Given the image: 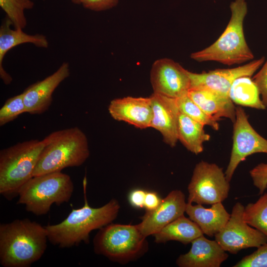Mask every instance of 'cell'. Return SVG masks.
I'll return each mask as SVG.
<instances>
[{
  "mask_svg": "<svg viewBox=\"0 0 267 267\" xmlns=\"http://www.w3.org/2000/svg\"><path fill=\"white\" fill-rule=\"evenodd\" d=\"M84 205L73 209L66 219L56 224L44 226L48 240L61 248L78 246L83 242L88 244L90 233L112 223L117 218L120 205L112 199L103 206L93 208L88 204L86 195V179L84 182Z\"/></svg>",
  "mask_w": 267,
  "mask_h": 267,
  "instance_id": "obj_1",
  "label": "cell"
},
{
  "mask_svg": "<svg viewBox=\"0 0 267 267\" xmlns=\"http://www.w3.org/2000/svg\"><path fill=\"white\" fill-rule=\"evenodd\" d=\"M47 231L28 219L0 224V263L4 267H29L44 254Z\"/></svg>",
  "mask_w": 267,
  "mask_h": 267,
  "instance_id": "obj_2",
  "label": "cell"
},
{
  "mask_svg": "<svg viewBox=\"0 0 267 267\" xmlns=\"http://www.w3.org/2000/svg\"><path fill=\"white\" fill-rule=\"evenodd\" d=\"M43 140L44 146L33 177L79 167L89 157L87 136L77 127L54 131Z\"/></svg>",
  "mask_w": 267,
  "mask_h": 267,
  "instance_id": "obj_3",
  "label": "cell"
},
{
  "mask_svg": "<svg viewBox=\"0 0 267 267\" xmlns=\"http://www.w3.org/2000/svg\"><path fill=\"white\" fill-rule=\"evenodd\" d=\"M231 15L223 32L212 44L192 53L198 62L214 61L223 64H239L254 58L244 36L243 22L247 12L245 0H235L230 5Z\"/></svg>",
  "mask_w": 267,
  "mask_h": 267,
  "instance_id": "obj_4",
  "label": "cell"
},
{
  "mask_svg": "<svg viewBox=\"0 0 267 267\" xmlns=\"http://www.w3.org/2000/svg\"><path fill=\"white\" fill-rule=\"evenodd\" d=\"M44 146L43 140L18 142L0 151V194L9 201L18 196L32 177Z\"/></svg>",
  "mask_w": 267,
  "mask_h": 267,
  "instance_id": "obj_5",
  "label": "cell"
},
{
  "mask_svg": "<svg viewBox=\"0 0 267 267\" xmlns=\"http://www.w3.org/2000/svg\"><path fill=\"white\" fill-rule=\"evenodd\" d=\"M74 184L70 176L55 172L32 177L21 188L17 204L37 216L47 214L53 204L60 206L70 200Z\"/></svg>",
  "mask_w": 267,
  "mask_h": 267,
  "instance_id": "obj_6",
  "label": "cell"
},
{
  "mask_svg": "<svg viewBox=\"0 0 267 267\" xmlns=\"http://www.w3.org/2000/svg\"><path fill=\"white\" fill-rule=\"evenodd\" d=\"M93 245L95 254L123 265L141 258L149 249L137 224L110 223L99 229Z\"/></svg>",
  "mask_w": 267,
  "mask_h": 267,
  "instance_id": "obj_7",
  "label": "cell"
},
{
  "mask_svg": "<svg viewBox=\"0 0 267 267\" xmlns=\"http://www.w3.org/2000/svg\"><path fill=\"white\" fill-rule=\"evenodd\" d=\"M187 189V202L212 205L227 198L230 184L222 168L202 160L194 167Z\"/></svg>",
  "mask_w": 267,
  "mask_h": 267,
  "instance_id": "obj_8",
  "label": "cell"
},
{
  "mask_svg": "<svg viewBox=\"0 0 267 267\" xmlns=\"http://www.w3.org/2000/svg\"><path fill=\"white\" fill-rule=\"evenodd\" d=\"M233 123L232 147L229 161L225 172L230 182L238 165L251 155L267 154V139L259 134L252 127L248 115L240 106L235 108Z\"/></svg>",
  "mask_w": 267,
  "mask_h": 267,
  "instance_id": "obj_9",
  "label": "cell"
},
{
  "mask_svg": "<svg viewBox=\"0 0 267 267\" xmlns=\"http://www.w3.org/2000/svg\"><path fill=\"white\" fill-rule=\"evenodd\" d=\"M244 209L240 202H236L226 224L215 235V240L223 249L231 254H237L248 248H258L267 243L265 235L244 221Z\"/></svg>",
  "mask_w": 267,
  "mask_h": 267,
  "instance_id": "obj_10",
  "label": "cell"
},
{
  "mask_svg": "<svg viewBox=\"0 0 267 267\" xmlns=\"http://www.w3.org/2000/svg\"><path fill=\"white\" fill-rule=\"evenodd\" d=\"M188 71L169 58L155 61L150 71L153 92L175 99L187 94L190 88Z\"/></svg>",
  "mask_w": 267,
  "mask_h": 267,
  "instance_id": "obj_11",
  "label": "cell"
},
{
  "mask_svg": "<svg viewBox=\"0 0 267 267\" xmlns=\"http://www.w3.org/2000/svg\"><path fill=\"white\" fill-rule=\"evenodd\" d=\"M264 61L265 58L263 57L233 68L217 69L201 73L188 71L190 89H207L228 96L230 87L235 80L242 76L251 77Z\"/></svg>",
  "mask_w": 267,
  "mask_h": 267,
  "instance_id": "obj_12",
  "label": "cell"
},
{
  "mask_svg": "<svg viewBox=\"0 0 267 267\" xmlns=\"http://www.w3.org/2000/svg\"><path fill=\"white\" fill-rule=\"evenodd\" d=\"M187 202L184 193L180 190H173L162 200L157 208L146 211L141 222L137 224L146 237L154 235L166 225L184 215Z\"/></svg>",
  "mask_w": 267,
  "mask_h": 267,
  "instance_id": "obj_13",
  "label": "cell"
},
{
  "mask_svg": "<svg viewBox=\"0 0 267 267\" xmlns=\"http://www.w3.org/2000/svg\"><path fill=\"white\" fill-rule=\"evenodd\" d=\"M70 75V65L64 62L53 73L27 88L23 92L26 113L41 114L47 110L52 101L53 92Z\"/></svg>",
  "mask_w": 267,
  "mask_h": 267,
  "instance_id": "obj_14",
  "label": "cell"
},
{
  "mask_svg": "<svg viewBox=\"0 0 267 267\" xmlns=\"http://www.w3.org/2000/svg\"><path fill=\"white\" fill-rule=\"evenodd\" d=\"M150 97L153 110L150 127L160 132L164 141L173 147L178 140V127L179 111L176 99L154 92Z\"/></svg>",
  "mask_w": 267,
  "mask_h": 267,
  "instance_id": "obj_15",
  "label": "cell"
},
{
  "mask_svg": "<svg viewBox=\"0 0 267 267\" xmlns=\"http://www.w3.org/2000/svg\"><path fill=\"white\" fill-rule=\"evenodd\" d=\"M108 111L117 121H124L141 129L151 126L153 110L150 97L114 99L110 102Z\"/></svg>",
  "mask_w": 267,
  "mask_h": 267,
  "instance_id": "obj_16",
  "label": "cell"
},
{
  "mask_svg": "<svg viewBox=\"0 0 267 267\" xmlns=\"http://www.w3.org/2000/svg\"><path fill=\"white\" fill-rule=\"evenodd\" d=\"M189 251L180 255L176 260L179 267H220L228 255L215 240L203 235L191 242Z\"/></svg>",
  "mask_w": 267,
  "mask_h": 267,
  "instance_id": "obj_17",
  "label": "cell"
},
{
  "mask_svg": "<svg viewBox=\"0 0 267 267\" xmlns=\"http://www.w3.org/2000/svg\"><path fill=\"white\" fill-rule=\"evenodd\" d=\"M11 21L6 17L0 27V77L5 85L12 81L11 76L3 67V59L7 52L13 47L23 44H32L36 46L47 48L48 42L46 37L40 34L30 35L23 29H12Z\"/></svg>",
  "mask_w": 267,
  "mask_h": 267,
  "instance_id": "obj_18",
  "label": "cell"
},
{
  "mask_svg": "<svg viewBox=\"0 0 267 267\" xmlns=\"http://www.w3.org/2000/svg\"><path fill=\"white\" fill-rule=\"evenodd\" d=\"M211 205L207 208L202 204L192 205L187 202L185 209L189 218L197 224L203 234L209 236H215L220 232L230 217L222 202Z\"/></svg>",
  "mask_w": 267,
  "mask_h": 267,
  "instance_id": "obj_19",
  "label": "cell"
},
{
  "mask_svg": "<svg viewBox=\"0 0 267 267\" xmlns=\"http://www.w3.org/2000/svg\"><path fill=\"white\" fill-rule=\"evenodd\" d=\"M188 96L208 115L219 120L221 118L235 120V108L228 96L203 89H190Z\"/></svg>",
  "mask_w": 267,
  "mask_h": 267,
  "instance_id": "obj_20",
  "label": "cell"
},
{
  "mask_svg": "<svg viewBox=\"0 0 267 267\" xmlns=\"http://www.w3.org/2000/svg\"><path fill=\"white\" fill-rule=\"evenodd\" d=\"M203 234L197 224L183 215L166 225L154 236V241L157 243L176 241L187 245Z\"/></svg>",
  "mask_w": 267,
  "mask_h": 267,
  "instance_id": "obj_21",
  "label": "cell"
},
{
  "mask_svg": "<svg viewBox=\"0 0 267 267\" xmlns=\"http://www.w3.org/2000/svg\"><path fill=\"white\" fill-rule=\"evenodd\" d=\"M204 125L179 112L178 120V139L189 151L197 155L203 151V143L210 139Z\"/></svg>",
  "mask_w": 267,
  "mask_h": 267,
  "instance_id": "obj_22",
  "label": "cell"
},
{
  "mask_svg": "<svg viewBox=\"0 0 267 267\" xmlns=\"http://www.w3.org/2000/svg\"><path fill=\"white\" fill-rule=\"evenodd\" d=\"M228 96L238 105L259 110L266 108L260 98L256 84L249 76H242L235 80L230 87Z\"/></svg>",
  "mask_w": 267,
  "mask_h": 267,
  "instance_id": "obj_23",
  "label": "cell"
},
{
  "mask_svg": "<svg viewBox=\"0 0 267 267\" xmlns=\"http://www.w3.org/2000/svg\"><path fill=\"white\" fill-rule=\"evenodd\" d=\"M243 219L267 237V192L262 194L255 202L244 207Z\"/></svg>",
  "mask_w": 267,
  "mask_h": 267,
  "instance_id": "obj_24",
  "label": "cell"
},
{
  "mask_svg": "<svg viewBox=\"0 0 267 267\" xmlns=\"http://www.w3.org/2000/svg\"><path fill=\"white\" fill-rule=\"evenodd\" d=\"M34 6L31 0H0V6L15 29H23L27 26L24 11Z\"/></svg>",
  "mask_w": 267,
  "mask_h": 267,
  "instance_id": "obj_25",
  "label": "cell"
},
{
  "mask_svg": "<svg viewBox=\"0 0 267 267\" xmlns=\"http://www.w3.org/2000/svg\"><path fill=\"white\" fill-rule=\"evenodd\" d=\"M176 101L180 113L214 130L219 129L218 121L208 115L187 94L176 98Z\"/></svg>",
  "mask_w": 267,
  "mask_h": 267,
  "instance_id": "obj_26",
  "label": "cell"
},
{
  "mask_svg": "<svg viewBox=\"0 0 267 267\" xmlns=\"http://www.w3.org/2000/svg\"><path fill=\"white\" fill-rule=\"evenodd\" d=\"M26 113L23 92L8 98L0 109V126H3Z\"/></svg>",
  "mask_w": 267,
  "mask_h": 267,
  "instance_id": "obj_27",
  "label": "cell"
},
{
  "mask_svg": "<svg viewBox=\"0 0 267 267\" xmlns=\"http://www.w3.org/2000/svg\"><path fill=\"white\" fill-rule=\"evenodd\" d=\"M233 267H267V243L254 252L244 257Z\"/></svg>",
  "mask_w": 267,
  "mask_h": 267,
  "instance_id": "obj_28",
  "label": "cell"
},
{
  "mask_svg": "<svg viewBox=\"0 0 267 267\" xmlns=\"http://www.w3.org/2000/svg\"><path fill=\"white\" fill-rule=\"evenodd\" d=\"M254 185L263 194L267 188V163H261L249 171Z\"/></svg>",
  "mask_w": 267,
  "mask_h": 267,
  "instance_id": "obj_29",
  "label": "cell"
},
{
  "mask_svg": "<svg viewBox=\"0 0 267 267\" xmlns=\"http://www.w3.org/2000/svg\"><path fill=\"white\" fill-rule=\"evenodd\" d=\"M256 84L261 100L264 105L267 107V60L261 70L253 77Z\"/></svg>",
  "mask_w": 267,
  "mask_h": 267,
  "instance_id": "obj_30",
  "label": "cell"
},
{
  "mask_svg": "<svg viewBox=\"0 0 267 267\" xmlns=\"http://www.w3.org/2000/svg\"><path fill=\"white\" fill-rule=\"evenodd\" d=\"M119 0H82V4L87 9L100 11L110 9L116 6Z\"/></svg>",
  "mask_w": 267,
  "mask_h": 267,
  "instance_id": "obj_31",
  "label": "cell"
},
{
  "mask_svg": "<svg viewBox=\"0 0 267 267\" xmlns=\"http://www.w3.org/2000/svg\"><path fill=\"white\" fill-rule=\"evenodd\" d=\"M146 192V191L141 189H135L131 191L128 199L131 206L135 208L144 207Z\"/></svg>",
  "mask_w": 267,
  "mask_h": 267,
  "instance_id": "obj_32",
  "label": "cell"
},
{
  "mask_svg": "<svg viewBox=\"0 0 267 267\" xmlns=\"http://www.w3.org/2000/svg\"><path fill=\"white\" fill-rule=\"evenodd\" d=\"M162 200L156 192L146 191L144 202V208H145L146 211L153 210L158 207Z\"/></svg>",
  "mask_w": 267,
  "mask_h": 267,
  "instance_id": "obj_33",
  "label": "cell"
},
{
  "mask_svg": "<svg viewBox=\"0 0 267 267\" xmlns=\"http://www.w3.org/2000/svg\"><path fill=\"white\" fill-rule=\"evenodd\" d=\"M71 1L75 4H80L82 3V0H71Z\"/></svg>",
  "mask_w": 267,
  "mask_h": 267,
  "instance_id": "obj_34",
  "label": "cell"
},
{
  "mask_svg": "<svg viewBox=\"0 0 267 267\" xmlns=\"http://www.w3.org/2000/svg\"></svg>",
  "mask_w": 267,
  "mask_h": 267,
  "instance_id": "obj_35",
  "label": "cell"
}]
</instances>
